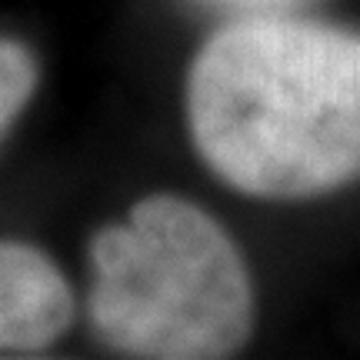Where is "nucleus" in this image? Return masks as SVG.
Segmentation results:
<instances>
[{
  "mask_svg": "<svg viewBox=\"0 0 360 360\" xmlns=\"http://www.w3.org/2000/svg\"><path fill=\"white\" fill-rule=\"evenodd\" d=\"M184 127L200 167L260 204L360 184V27L297 11L237 13L184 70Z\"/></svg>",
  "mask_w": 360,
  "mask_h": 360,
  "instance_id": "nucleus-1",
  "label": "nucleus"
},
{
  "mask_svg": "<svg viewBox=\"0 0 360 360\" xmlns=\"http://www.w3.org/2000/svg\"><path fill=\"white\" fill-rule=\"evenodd\" d=\"M84 314L120 357L227 360L257 334V281L204 204L154 191L87 240Z\"/></svg>",
  "mask_w": 360,
  "mask_h": 360,
  "instance_id": "nucleus-2",
  "label": "nucleus"
},
{
  "mask_svg": "<svg viewBox=\"0 0 360 360\" xmlns=\"http://www.w3.org/2000/svg\"><path fill=\"white\" fill-rule=\"evenodd\" d=\"M77 321V294L60 264L27 240H0V357L51 350Z\"/></svg>",
  "mask_w": 360,
  "mask_h": 360,
  "instance_id": "nucleus-3",
  "label": "nucleus"
},
{
  "mask_svg": "<svg viewBox=\"0 0 360 360\" xmlns=\"http://www.w3.org/2000/svg\"><path fill=\"white\" fill-rule=\"evenodd\" d=\"M40 87L37 53L17 37H0V143L17 127Z\"/></svg>",
  "mask_w": 360,
  "mask_h": 360,
  "instance_id": "nucleus-4",
  "label": "nucleus"
},
{
  "mask_svg": "<svg viewBox=\"0 0 360 360\" xmlns=\"http://www.w3.org/2000/svg\"><path fill=\"white\" fill-rule=\"evenodd\" d=\"M210 7L220 11H231V17L237 13H281V11H294L300 0H204Z\"/></svg>",
  "mask_w": 360,
  "mask_h": 360,
  "instance_id": "nucleus-5",
  "label": "nucleus"
}]
</instances>
